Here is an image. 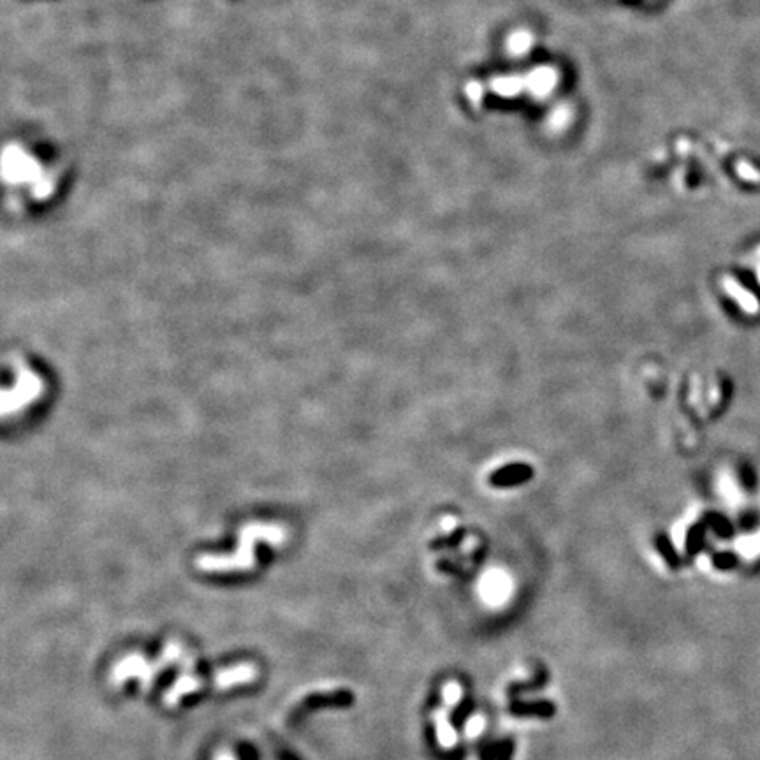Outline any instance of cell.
<instances>
[{"instance_id":"obj_3","label":"cell","mask_w":760,"mask_h":760,"mask_svg":"<svg viewBox=\"0 0 760 760\" xmlns=\"http://www.w3.org/2000/svg\"><path fill=\"white\" fill-rule=\"evenodd\" d=\"M199 686H201V682H199V679L187 678V676H185V678L178 679V682H176L175 686H173L171 690H169V694L165 695V698H164L165 704H168V706H175V704H176V701H178L180 697H183V695L189 694V691H194V690H196V688H199Z\"/></svg>"},{"instance_id":"obj_1","label":"cell","mask_w":760,"mask_h":760,"mask_svg":"<svg viewBox=\"0 0 760 760\" xmlns=\"http://www.w3.org/2000/svg\"><path fill=\"white\" fill-rule=\"evenodd\" d=\"M268 542H280L283 540V530L279 527H248L243 532V549L236 556H201L197 560V567L206 572H226V571H247L252 565L250 546L257 540Z\"/></svg>"},{"instance_id":"obj_2","label":"cell","mask_w":760,"mask_h":760,"mask_svg":"<svg viewBox=\"0 0 760 760\" xmlns=\"http://www.w3.org/2000/svg\"><path fill=\"white\" fill-rule=\"evenodd\" d=\"M255 674H257V669H255L254 665H250V664L236 665V667L229 669V671L218 672L217 684L221 688L233 686V684H243V683L252 682V679H255Z\"/></svg>"}]
</instances>
